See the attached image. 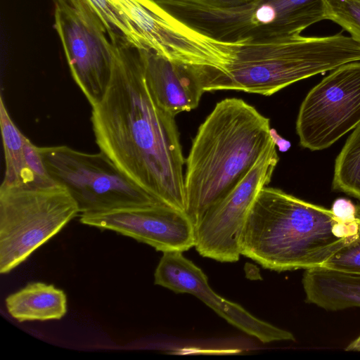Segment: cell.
<instances>
[{"mask_svg": "<svg viewBox=\"0 0 360 360\" xmlns=\"http://www.w3.org/2000/svg\"><path fill=\"white\" fill-rule=\"evenodd\" d=\"M112 68L102 99L91 106L101 152L133 181L164 204L185 212V159L172 115L146 80L137 48L115 37Z\"/></svg>", "mask_w": 360, "mask_h": 360, "instance_id": "6da1fadb", "label": "cell"}, {"mask_svg": "<svg viewBox=\"0 0 360 360\" xmlns=\"http://www.w3.org/2000/svg\"><path fill=\"white\" fill-rule=\"evenodd\" d=\"M357 234L356 217L342 219L331 209L266 186L249 212L240 254L272 271L305 270L322 266Z\"/></svg>", "mask_w": 360, "mask_h": 360, "instance_id": "7a4b0ae2", "label": "cell"}, {"mask_svg": "<svg viewBox=\"0 0 360 360\" xmlns=\"http://www.w3.org/2000/svg\"><path fill=\"white\" fill-rule=\"evenodd\" d=\"M269 119L242 99L218 102L185 161V213L195 227L246 176L273 140Z\"/></svg>", "mask_w": 360, "mask_h": 360, "instance_id": "3957f363", "label": "cell"}, {"mask_svg": "<svg viewBox=\"0 0 360 360\" xmlns=\"http://www.w3.org/2000/svg\"><path fill=\"white\" fill-rule=\"evenodd\" d=\"M354 61H360V44L341 33L243 41L222 71L205 77L199 84L204 92L236 90L268 96Z\"/></svg>", "mask_w": 360, "mask_h": 360, "instance_id": "277c9868", "label": "cell"}, {"mask_svg": "<svg viewBox=\"0 0 360 360\" xmlns=\"http://www.w3.org/2000/svg\"><path fill=\"white\" fill-rule=\"evenodd\" d=\"M327 0H250L214 6L188 0H155L174 17L215 39L238 43L300 33L326 20Z\"/></svg>", "mask_w": 360, "mask_h": 360, "instance_id": "5b68a950", "label": "cell"}, {"mask_svg": "<svg viewBox=\"0 0 360 360\" xmlns=\"http://www.w3.org/2000/svg\"><path fill=\"white\" fill-rule=\"evenodd\" d=\"M79 214L74 198L58 184L1 185V274L25 261Z\"/></svg>", "mask_w": 360, "mask_h": 360, "instance_id": "8992f818", "label": "cell"}, {"mask_svg": "<svg viewBox=\"0 0 360 360\" xmlns=\"http://www.w3.org/2000/svg\"><path fill=\"white\" fill-rule=\"evenodd\" d=\"M39 150L51 178L68 190L80 214L164 204L102 152L87 153L67 146Z\"/></svg>", "mask_w": 360, "mask_h": 360, "instance_id": "52a82bcc", "label": "cell"}, {"mask_svg": "<svg viewBox=\"0 0 360 360\" xmlns=\"http://www.w3.org/2000/svg\"><path fill=\"white\" fill-rule=\"evenodd\" d=\"M54 28L71 75L89 104L103 97L112 68V41L87 0H52Z\"/></svg>", "mask_w": 360, "mask_h": 360, "instance_id": "ba28073f", "label": "cell"}, {"mask_svg": "<svg viewBox=\"0 0 360 360\" xmlns=\"http://www.w3.org/2000/svg\"><path fill=\"white\" fill-rule=\"evenodd\" d=\"M360 124V61L345 63L316 85L302 101L296 122L300 145L328 148Z\"/></svg>", "mask_w": 360, "mask_h": 360, "instance_id": "9c48e42d", "label": "cell"}, {"mask_svg": "<svg viewBox=\"0 0 360 360\" xmlns=\"http://www.w3.org/2000/svg\"><path fill=\"white\" fill-rule=\"evenodd\" d=\"M274 137V136H273ZM274 138L241 181L212 205L195 227V245L202 257L237 262L241 236L254 201L267 186L278 162Z\"/></svg>", "mask_w": 360, "mask_h": 360, "instance_id": "30bf717a", "label": "cell"}, {"mask_svg": "<svg viewBox=\"0 0 360 360\" xmlns=\"http://www.w3.org/2000/svg\"><path fill=\"white\" fill-rule=\"evenodd\" d=\"M82 224L115 231L162 252L195 245V229L183 211L165 204L80 214Z\"/></svg>", "mask_w": 360, "mask_h": 360, "instance_id": "8fae6325", "label": "cell"}, {"mask_svg": "<svg viewBox=\"0 0 360 360\" xmlns=\"http://www.w3.org/2000/svg\"><path fill=\"white\" fill-rule=\"evenodd\" d=\"M182 252H163L154 274L155 285L176 293L194 295L229 323L264 343L295 340L290 332L257 319L239 304L219 296L210 286L204 272Z\"/></svg>", "mask_w": 360, "mask_h": 360, "instance_id": "7c38bea8", "label": "cell"}, {"mask_svg": "<svg viewBox=\"0 0 360 360\" xmlns=\"http://www.w3.org/2000/svg\"><path fill=\"white\" fill-rule=\"evenodd\" d=\"M137 49L146 82L161 108L175 117L198 107L204 91L184 67L148 48Z\"/></svg>", "mask_w": 360, "mask_h": 360, "instance_id": "4fadbf2b", "label": "cell"}, {"mask_svg": "<svg viewBox=\"0 0 360 360\" xmlns=\"http://www.w3.org/2000/svg\"><path fill=\"white\" fill-rule=\"evenodd\" d=\"M302 285L306 301L326 310L360 307V274L316 266L304 270Z\"/></svg>", "mask_w": 360, "mask_h": 360, "instance_id": "5bb4252c", "label": "cell"}, {"mask_svg": "<svg viewBox=\"0 0 360 360\" xmlns=\"http://www.w3.org/2000/svg\"><path fill=\"white\" fill-rule=\"evenodd\" d=\"M8 314L19 322L58 320L67 312V297L52 284L31 282L5 300Z\"/></svg>", "mask_w": 360, "mask_h": 360, "instance_id": "9a60e30c", "label": "cell"}, {"mask_svg": "<svg viewBox=\"0 0 360 360\" xmlns=\"http://www.w3.org/2000/svg\"><path fill=\"white\" fill-rule=\"evenodd\" d=\"M0 125L6 163L1 186L35 183V178L27 167L24 143L25 136L11 120L3 98H0Z\"/></svg>", "mask_w": 360, "mask_h": 360, "instance_id": "2e32d148", "label": "cell"}, {"mask_svg": "<svg viewBox=\"0 0 360 360\" xmlns=\"http://www.w3.org/2000/svg\"><path fill=\"white\" fill-rule=\"evenodd\" d=\"M333 189L360 200V124L336 158Z\"/></svg>", "mask_w": 360, "mask_h": 360, "instance_id": "e0dca14e", "label": "cell"}, {"mask_svg": "<svg viewBox=\"0 0 360 360\" xmlns=\"http://www.w3.org/2000/svg\"><path fill=\"white\" fill-rule=\"evenodd\" d=\"M107 28L110 38L120 36L137 49L145 48L134 25L115 10L107 0H87Z\"/></svg>", "mask_w": 360, "mask_h": 360, "instance_id": "ac0fdd59", "label": "cell"}, {"mask_svg": "<svg viewBox=\"0 0 360 360\" xmlns=\"http://www.w3.org/2000/svg\"><path fill=\"white\" fill-rule=\"evenodd\" d=\"M325 18L342 27L360 44V0H327Z\"/></svg>", "mask_w": 360, "mask_h": 360, "instance_id": "d6986e66", "label": "cell"}, {"mask_svg": "<svg viewBox=\"0 0 360 360\" xmlns=\"http://www.w3.org/2000/svg\"><path fill=\"white\" fill-rule=\"evenodd\" d=\"M358 234L356 239L337 251L321 266L360 274V203L356 205Z\"/></svg>", "mask_w": 360, "mask_h": 360, "instance_id": "ffe728a7", "label": "cell"}, {"mask_svg": "<svg viewBox=\"0 0 360 360\" xmlns=\"http://www.w3.org/2000/svg\"><path fill=\"white\" fill-rule=\"evenodd\" d=\"M24 150L27 167L34 176L36 184L48 185L56 183L46 170L39 147L34 145L26 136L25 138Z\"/></svg>", "mask_w": 360, "mask_h": 360, "instance_id": "44dd1931", "label": "cell"}, {"mask_svg": "<svg viewBox=\"0 0 360 360\" xmlns=\"http://www.w3.org/2000/svg\"><path fill=\"white\" fill-rule=\"evenodd\" d=\"M331 210L336 216L342 219H352L356 217V205L345 198L337 199Z\"/></svg>", "mask_w": 360, "mask_h": 360, "instance_id": "7402d4cb", "label": "cell"}, {"mask_svg": "<svg viewBox=\"0 0 360 360\" xmlns=\"http://www.w3.org/2000/svg\"><path fill=\"white\" fill-rule=\"evenodd\" d=\"M198 4L214 6H236L245 3L250 0H188Z\"/></svg>", "mask_w": 360, "mask_h": 360, "instance_id": "603a6c76", "label": "cell"}, {"mask_svg": "<svg viewBox=\"0 0 360 360\" xmlns=\"http://www.w3.org/2000/svg\"><path fill=\"white\" fill-rule=\"evenodd\" d=\"M346 351L360 352V335L352 341L346 348Z\"/></svg>", "mask_w": 360, "mask_h": 360, "instance_id": "cb8c5ba5", "label": "cell"}]
</instances>
